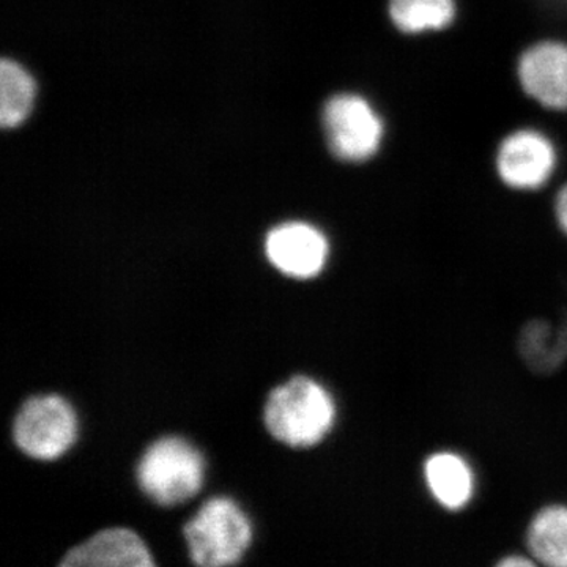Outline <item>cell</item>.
Masks as SVG:
<instances>
[{"mask_svg": "<svg viewBox=\"0 0 567 567\" xmlns=\"http://www.w3.org/2000/svg\"><path fill=\"white\" fill-rule=\"evenodd\" d=\"M267 256L284 275L315 278L327 264L330 245L317 227L289 223L276 227L267 237Z\"/></svg>", "mask_w": 567, "mask_h": 567, "instance_id": "obj_8", "label": "cell"}, {"mask_svg": "<svg viewBox=\"0 0 567 567\" xmlns=\"http://www.w3.org/2000/svg\"><path fill=\"white\" fill-rule=\"evenodd\" d=\"M554 208L559 229H561L567 237V183L559 188L557 196H555Z\"/></svg>", "mask_w": 567, "mask_h": 567, "instance_id": "obj_15", "label": "cell"}, {"mask_svg": "<svg viewBox=\"0 0 567 567\" xmlns=\"http://www.w3.org/2000/svg\"><path fill=\"white\" fill-rule=\"evenodd\" d=\"M424 483L432 498L447 511H461L475 495L476 481L464 457L450 451L432 454L425 461Z\"/></svg>", "mask_w": 567, "mask_h": 567, "instance_id": "obj_10", "label": "cell"}, {"mask_svg": "<svg viewBox=\"0 0 567 567\" xmlns=\"http://www.w3.org/2000/svg\"><path fill=\"white\" fill-rule=\"evenodd\" d=\"M63 567H151V551L136 533L111 528L74 547L62 559Z\"/></svg>", "mask_w": 567, "mask_h": 567, "instance_id": "obj_9", "label": "cell"}, {"mask_svg": "<svg viewBox=\"0 0 567 567\" xmlns=\"http://www.w3.org/2000/svg\"><path fill=\"white\" fill-rule=\"evenodd\" d=\"M74 410L59 395L32 398L14 420V442L22 453L40 461H52L69 451L76 440Z\"/></svg>", "mask_w": 567, "mask_h": 567, "instance_id": "obj_6", "label": "cell"}, {"mask_svg": "<svg viewBox=\"0 0 567 567\" xmlns=\"http://www.w3.org/2000/svg\"><path fill=\"white\" fill-rule=\"evenodd\" d=\"M518 87L548 111H567V43L540 40L529 44L516 63Z\"/></svg>", "mask_w": 567, "mask_h": 567, "instance_id": "obj_7", "label": "cell"}, {"mask_svg": "<svg viewBox=\"0 0 567 567\" xmlns=\"http://www.w3.org/2000/svg\"><path fill=\"white\" fill-rule=\"evenodd\" d=\"M0 123L14 128L31 114L37 87L31 74L13 61L0 63Z\"/></svg>", "mask_w": 567, "mask_h": 567, "instance_id": "obj_14", "label": "cell"}, {"mask_svg": "<svg viewBox=\"0 0 567 567\" xmlns=\"http://www.w3.org/2000/svg\"><path fill=\"white\" fill-rule=\"evenodd\" d=\"M193 561L197 566H230L240 561L251 544L248 517L230 498L208 499L185 525Z\"/></svg>", "mask_w": 567, "mask_h": 567, "instance_id": "obj_3", "label": "cell"}, {"mask_svg": "<svg viewBox=\"0 0 567 567\" xmlns=\"http://www.w3.org/2000/svg\"><path fill=\"white\" fill-rule=\"evenodd\" d=\"M388 18L402 35L445 32L457 20V0H388Z\"/></svg>", "mask_w": 567, "mask_h": 567, "instance_id": "obj_11", "label": "cell"}, {"mask_svg": "<svg viewBox=\"0 0 567 567\" xmlns=\"http://www.w3.org/2000/svg\"><path fill=\"white\" fill-rule=\"evenodd\" d=\"M533 561L529 558L524 557H511L506 559H502L499 566H532Z\"/></svg>", "mask_w": 567, "mask_h": 567, "instance_id": "obj_16", "label": "cell"}, {"mask_svg": "<svg viewBox=\"0 0 567 567\" xmlns=\"http://www.w3.org/2000/svg\"><path fill=\"white\" fill-rule=\"evenodd\" d=\"M558 148L546 133L518 128L496 145L494 166L498 181L513 192H539L558 169Z\"/></svg>", "mask_w": 567, "mask_h": 567, "instance_id": "obj_5", "label": "cell"}, {"mask_svg": "<svg viewBox=\"0 0 567 567\" xmlns=\"http://www.w3.org/2000/svg\"><path fill=\"white\" fill-rule=\"evenodd\" d=\"M333 398L308 377H295L276 388L265 405V424L279 442L293 447L315 446L333 427Z\"/></svg>", "mask_w": 567, "mask_h": 567, "instance_id": "obj_1", "label": "cell"}, {"mask_svg": "<svg viewBox=\"0 0 567 567\" xmlns=\"http://www.w3.org/2000/svg\"><path fill=\"white\" fill-rule=\"evenodd\" d=\"M323 132L336 158L365 163L382 151L385 122L369 100L357 93H338L323 107Z\"/></svg>", "mask_w": 567, "mask_h": 567, "instance_id": "obj_4", "label": "cell"}, {"mask_svg": "<svg viewBox=\"0 0 567 567\" xmlns=\"http://www.w3.org/2000/svg\"><path fill=\"white\" fill-rule=\"evenodd\" d=\"M559 2H565V3H567V0H559Z\"/></svg>", "mask_w": 567, "mask_h": 567, "instance_id": "obj_17", "label": "cell"}, {"mask_svg": "<svg viewBox=\"0 0 567 567\" xmlns=\"http://www.w3.org/2000/svg\"><path fill=\"white\" fill-rule=\"evenodd\" d=\"M518 350L529 368L539 374L554 372L567 358V322L559 327L535 320L522 331Z\"/></svg>", "mask_w": 567, "mask_h": 567, "instance_id": "obj_13", "label": "cell"}, {"mask_svg": "<svg viewBox=\"0 0 567 567\" xmlns=\"http://www.w3.org/2000/svg\"><path fill=\"white\" fill-rule=\"evenodd\" d=\"M137 481L158 505H181L203 487V454L186 440L166 436L145 451L137 466Z\"/></svg>", "mask_w": 567, "mask_h": 567, "instance_id": "obj_2", "label": "cell"}, {"mask_svg": "<svg viewBox=\"0 0 567 567\" xmlns=\"http://www.w3.org/2000/svg\"><path fill=\"white\" fill-rule=\"evenodd\" d=\"M527 543L536 561L567 567V506L543 507L529 524Z\"/></svg>", "mask_w": 567, "mask_h": 567, "instance_id": "obj_12", "label": "cell"}]
</instances>
